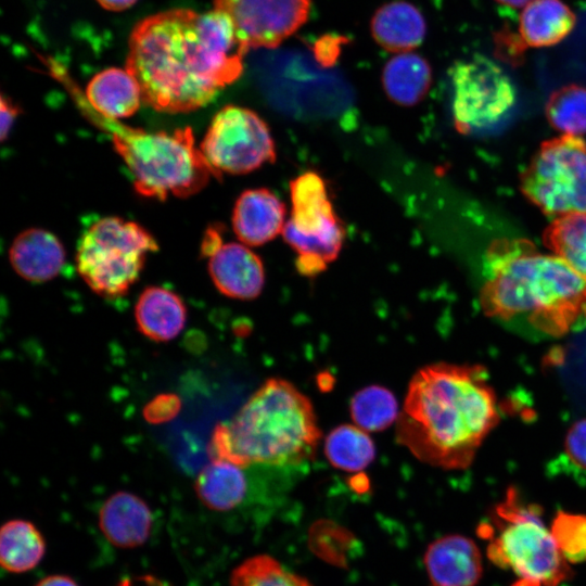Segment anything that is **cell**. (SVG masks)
<instances>
[{"mask_svg": "<svg viewBox=\"0 0 586 586\" xmlns=\"http://www.w3.org/2000/svg\"><path fill=\"white\" fill-rule=\"evenodd\" d=\"M195 492L204 506L215 511L239 507L249 492L243 468L224 460H212L199 473Z\"/></svg>", "mask_w": 586, "mask_h": 586, "instance_id": "obj_23", "label": "cell"}, {"mask_svg": "<svg viewBox=\"0 0 586 586\" xmlns=\"http://www.w3.org/2000/svg\"><path fill=\"white\" fill-rule=\"evenodd\" d=\"M200 150L220 175L251 173L276 160L267 124L254 111L232 104L215 114Z\"/></svg>", "mask_w": 586, "mask_h": 586, "instance_id": "obj_10", "label": "cell"}, {"mask_svg": "<svg viewBox=\"0 0 586 586\" xmlns=\"http://www.w3.org/2000/svg\"><path fill=\"white\" fill-rule=\"evenodd\" d=\"M291 216L282 231L284 241L297 255V270L316 276L339 255L345 238L323 179L306 171L290 183Z\"/></svg>", "mask_w": 586, "mask_h": 586, "instance_id": "obj_8", "label": "cell"}, {"mask_svg": "<svg viewBox=\"0 0 586 586\" xmlns=\"http://www.w3.org/2000/svg\"><path fill=\"white\" fill-rule=\"evenodd\" d=\"M349 411L355 425L366 432L383 431L399 416L395 396L380 385L359 390L351 399Z\"/></svg>", "mask_w": 586, "mask_h": 586, "instance_id": "obj_27", "label": "cell"}, {"mask_svg": "<svg viewBox=\"0 0 586 586\" xmlns=\"http://www.w3.org/2000/svg\"><path fill=\"white\" fill-rule=\"evenodd\" d=\"M543 242L555 255L586 278V213L555 218L547 226Z\"/></svg>", "mask_w": 586, "mask_h": 586, "instance_id": "obj_26", "label": "cell"}, {"mask_svg": "<svg viewBox=\"0 0 586 586\" xmlns=\"http://www.w3.org/2000/svg\"><path fill=\"white\" fill-rule=\"evenodd\" d=\"M453 117L463 135L497 124L513 107L515 90L492 60L476 55L450 68Z\"/></svg>", "mask_w": 586, "mask_h": 586, "instance_id": "obj_11", "label": "cell"}, {"mask_svg": "<svg viewBox=\"0 0 586 586\" xmlns=\"http://www.w3.org/2000/svg\"><path fill=\"white\" fill-rule=\"evenodd\" d=\"M135 318L144 336L156 342H166L182 331L187 309L175 292L162 286H149L142 291L136 303Z\"/></svg>", "mask_w": 586, "mask_h": 586, "instance_id": "obj_20", "label": "cell"}, {"mask_svg": "<svg viewBox=\"0 0 586 586\" xmlns=\"http://www.w3.org/2000/svg\"><path fill=\"white\" fill-rule=\"evenodd\" d=\"M498 421L496 395L484 368L433 364L409 382L396 438L422 462L459 470L471 464Z\"/></svg>", "mask_w": 586, "mask_h": 586, "instance_id": "obj_2", "label": "cell"}, {"mask_svg": "<svg viewBox=\"0 0 586 586\" xmlns=\"http://www.w3.org/2000/svg\"><path fill=\"white\" fill-rule=\"evenodd\" d=\"M424 564L435 586H474L483 573L482 556L475 543L456 534L430 544Z\"/></svg>", "mask_w": 586, "mask_h": 586, "instance_id": "obj_14", "label": "cell"}, {"mask_svg": "<svg viewBox=\"0 0 586 586\" xmlns=\"http://www.w3.org/2000/svg\"><path fill=\"white\" fill-rule=\"evenodd\" d=\"M497 3L510 8H524L532 0H495Z\"/></svg>", "mask_w": 586, "mask_h": 586, "instance_id": "obj_39", "label": "cell"}, {"mask_svg": "<svg viewBox=\"0 0 586 586\" xmlns=\"http://www.w3.org/2000/svg\"><path fill=\"white\" fill-rule=\"evenodd\" d=\"M493 522L496 535H491L487 556L515 574V586H558L572 576L539 508L521 501L515 489L510 488L496 506Z\"/></svg>", "mask_w": 586, "mask_h": 586, "instance_id": "obj_6", "label": "cell"}, {"mask_svg": "<svg viewBox=\"0 0 586 586\" xmlns=\"http://www.w3.org/2000/svg\"><path fill=\"white\" fill-rule=\"evenodd\" d=\"M521 191L543 213H586V142L562 135L543 142L521 175Z\"/></svg>", "mask_w": 586, "mask_h": 586, "instance_id": "obj_9", "label": "cell"}, {"mask_svg": "<svg viewBox=\"0 0 586 586\" xmlns=\"http://www.w3.org/2000/svg\"><path fill=\"white\" fill-rule=\"evenodd\" d=\"M107 11H124L137 2V0H97Z\"/></svg>", "mask_w": 586, "mask_h": 586, "instance_id": "obj_38", "label": "cell"}, {"mask_svg": "<svg viewBox=\"0 0 586 586\" xmlns=\"http://www.w3.org/2000/svg\"><path fill=\"white\" fill-rule=\"evenodd\" d=\"M93 117L111 132L114 149L131 173L140 195L158 200L184 198L199 192L211 178L221 176L196 148L190 127L150 132L97 113Z\"/></svg>", "mask_w": 586, "mask_h": 586, "instance_id": "obj_5", "label": "cell"}, {"mask_svg": "<svg viewBox=\"0 0 586 586\" xmlns=\"http://www.w3.org/2000/svg\"><path fill=\"white\" fill-rule=\"evenodd\" d=\"M180 408L181 402L178 396L161 394L145 405L143 417L150 423H163L176 417Z\"/></svg>", "mask_w": 586, "mask_h": 586, "instance_id": "obj_34", "label": "cell"}, {"mask_svg": "<svg viewBox=\"0 0 586 586\" xmlns=\"http://www.w3.org/2000/svg\"><path fill=\"white\" fill-rule=\"evenodd\" d=\"M550 532L568 563L586 562V514L558 511Z\"/></svg>", "mask_w": 586, "mask_h": 586, "instance_id": "obj_31", "label": "cell"}, {"mask_svg": "<svg viewBox=\"0 0 586 586\" xmlns=\"http://www.w3.org/2000/svg\"><path fill=\"white\" fill-rule=\"evenodd\" d=\"M46 544L41 533L29 521L10 520L0 533V562L11 573L34 569L42 559Z\"/></svg>", "mask_w": 586, "mask_h": 586, "instance_id": "obj_24", "label": "cell"}, {"mask_svg": "<svg viewBox=\"0 0 586 586\" xmlns=\"http://www.w3.org/2000/svg\"><path fill=\"white\" fill-rule=\"evenodd\" d=\"M308 543L320 559L341 568L347 566L358 551L354 534L329 520H320L310 527Z\"/></svg>", "mask_w": 586, "mask_h": 586, "instance_id": "obj_29", "label": "cell"}, {"mask_svg": "<svg viewBox=\"0 0 586 586\" xmlns=\"http://www.w3.org/2000/svg\"><path fill=\"white\" fill-rule=\"evenodd\" d=\"M284 203L265 188L244 191L232 213V228L247 246L263 245L282 233L288 219Z\"/></svg>", "mask_w": 586, "mask_h": 586, "instance_id": "obj_15", "label": "cell"}, {"mask_svg": "<svg viewBox=\"0 0 586 586\" xmlns=\"http://www.w3.org/2000/svg\"><path fill=\"white\" fill-rule=\"evenodd\" d=\"M15 272L29 282H46L61 271L65 251L59 239L48 230L30 228L17 234L9 250Z\"/></svg>", "mask_w": 586, "mask_h": 586, "instance_id": "obj_17", "label": "cell"}, {"mask_svg": "<svg viewBox=\"0 0 586 586\" xmlns=\"http://www.w3.org/2000/svg\"><path fill=\"white\" fill-rule=\"evenodd\" d=\"M245 53L222 12L171 9L136 25L125 67L139 82L145 104L186 113L238 79Z\"/></svg>", "mask_w": 586, "mask_h": 586, "instance_id": "obj_1", "label": "cell"}, {"mask_svg": "<svg viewBox=\"0 0 586 586\" xmlns=\"http://www.w3.org/2000/svg\"><path fill=\"white\" fill-rule=\"evenodd\" d=\"M207 258L209 276L224 295L252 300L260 294L265 283L264 265L247 245L221 242Z\"/></svg>", "mask_w": 586, "mask_h": 586, "instance_id": "obj_13", "label": "cell"}, {"mask_svg": "<svg viewBox=\"0 0 586 586\" xmlns=\"http://www.w3.org/2000/svg\"><path fill=\"white\" fill-rule=\"evenodd\" d=\"M324 454L333 467L347 472H358L373 461L375 447L366 431L357 425L342 424L327 436Z\"/></svg>", "mask_w": 586, "mask_h": 586, "instance_id": "obj_25", "label": "cell"}, {"mask_svg": "<svg viewBox=\"0 0 586 586\" xmlns=\"http://www.w3.org/2000/svg\"><path fill=\"white\" fill-rule=\"evenodd\" d=\"M117 586H132V584L130 581L124 579Z\"/></svg>", "mask_w": 586, "mask_h": 586, "instance_id": "obj_40", "label": "cell"}, {"mask_svg": "<svg viewBox=\"0 0 586 586\" xmlns=\"http://www.w3.org/2000/svg\"><path fill=\"white\" fill-rule=\"evenodd\" d=\"M99 526L112 545L135 548L148 540L153 526V514L140 497L128 492H116L101 506Z\"/></svg>", "mask_w": 586, "mask_h": 586, "instance_id": "obj_16", "label": "cell"}, {"mask_svg": "<svg viewBox=\"0 0 586 586\" xmlns=\"http://www.w3.org/2000/svg\"><path fill=\"white\" fill-rule=\"evenodd\" d=\"M546 115L563 135L586 133V88L570 84L555 90L548 98Z\"/></svg>", "mask_w": 586, "mask_h": 586, "instance_id": "obj_28", "label": "cell"}, {"mask_svg": "<svg viewBox=\"0 0 586 586\" xmlns=\"http://www.w3.org/2000/svg\"><path fill=\"white\" fill-rule=\"evenodd\" d=\"M480 304L488 317L559 337L586 323V278L526 239H497L484 260Z\"/></svg>", "mask_w": 586, "mask_h": 586, "instance_id": "obj_3", "label": "cell"}, {"mask_svg": "<svg viewBox=\"0 0 586 586\" xmlns=\"http://www.w3.org/2000/svg\"><path fill=\"white\" fill-rule=\"evenodd\" d=\"M345 41V38L336 35L322 36L315 43L316 58L323 64H331L336 60L341 44Z\"/></svg>", "mask_w": 586, "mask_h": 586, "instance_id": "obj_35", "label": "cell"}, {"mask_svg": "<svg viewBox=\"0 0 586 586\" xmlns=\"http://www.w3.org/2000/svg\"><path fill=\"white\" fill-rule=\"evenodd\" d=\"M564 457L574 471L586 473V419L575 422L568 432Z\"/></svg>", "mask_w": 586, "mask_h": 586, "instance_id": "obj_33", "label": "cell"}, {"mask_svg": "<svg viewBox=\"0 0 586 586\" xmlns=\"http://www.w3.org/2000/svg\"><path fill=\"white\" fill-rule=\"evenodd\" d=\"M1 140L4 141L18 115L20 109L12 100L1 97Z\"/></svg>", "mask_w": 586, "mask_h": 586, "instance_id": "obj_36", "label": "cell"}, {"mask_svg": "<svg viewBox=\"0 0 586 586\" xmlns=\"http://www.w3.org/2000/svg\"><path fill=\"white\" fill-rule=\"evenodd\" d=\"M370 30L380 47L390 52L403 53L422 43L426 23L416 5L396 0L383 4L374 12Z\"/></svg>", "mask_w": 586, "mask_h": 586, "instance_id": "obj_18", "label": "cell"}, {"mask_svg": "<svg viewBox=\"0 0 586 586\" xmlns=\"http://www.w3.org/2000/svg\"><path fill=\"white\" fill-rule=\"evenodd\" d=\"M321 433L309 398L283 379H268L229 423L214 430L208 453L242 468L296 466L309 459Z\"/></svg>", "mask_w": 586, "mask_h": 586, "instance_id": "obj_4", "label": "cell"}, {"mask_svg": "<svg viewBox=\"0 0 586 586\" xmlns=\"http://www.w3.org/2000/svg\"><path fill=\"white\" fill-rule=\"evenodd\" d=\"M230 586H311L269 556L245 560L231 574Z\"/></svg>", "mask_w": 586, "mask_h": 586, "instance_id": "obj_30", "label": "cell"}, {"mask_svg": "<svg viewBox=\"0 0 586 586\" xmlns=\"http://www.w3.org/2000/svg\"><path fill=\"white\" fill-rule=\"evenodd\" d=\"M495 54L511 65L521 64L527 48L519 31L504 25L494 34Z\"/></svg>", "mask_w": 586, "mask_h": 586, "instance_id": "obj_32", "label": "cell"}, {"mask_svg": "<svg viewBox=\"0 0 586 586\" xmlns=\"http://www.w3.org/2000/svg\"><path fill=\"white\" fill-rule=\"evenodd\" d=\"M310 8L311 0H214L245 52L278 47L306 23Z\"/></svg>", "mask_w": 586, "mask_h": 586, "instance_id": "obj_12", "label": "cell"}, {"mask_svg": "<svg viewBox=\"0 0 586 586\" xmlns=\"http://www.w3.org/2000/svg\"><path fill=\"white\" fill-rule=\"evenodd\" d=\"M432 82L429 62L412 51L397 53L382 71V85L386 95L402 106H412L426 94Z\"/></svg>", "mask_w": 586, "mask_h": 586, "instance_id": "obj_22", "label": "cell"}, {"mask_svg": "<svg viewBox=\"0 0 586 586\" xmlns=\"http://www.w3.org/2000/svg\"><path fill=\"white\" fill-rule=\"evenodd\" d=\"M86 98L97 114L115 120L135 114L143 101L139 82L126 67L95 74L87 85Z\"/></svg>", "mask_w": 586, "mask_h": 586, "instance_id": "obj_19", "label": "cell"}, {"mask_svg": "<svg viewBox=\"0 0 586 586\" xmlns=\"http://www.w3.org/2000/svg\"><path fill=\"white\" fill-rule=\"evenodd\" d=\"M36 586H78L77 583L65 575H50L40 579Z\"/></svg>", "mask_w": 586, "mask_h": 586, "instance_id": "obj_37", "label": "cell"}, {"mask_svg": "<svg viewBox=\"0 0 586 586\" xmlns=\"http://www.w3.org/2000/svg\"><path fill=\"white\" fill-rule=\"evenodd\" d=\"M158 245L137 222L104 217L81 234L76 251L78 273L103 297L124 295L138 280L145 255Z\"/></svg>", "mask_w": 586, "mask_h": 586, "instance_id": "obj_7", "label": "cell"}, {"mask_svg": "<svg viewBox=\"0 0 586 586\" xmlns=\"http://www.w3.org/2000/svg\"><path fill=\"white\" fill-rule=\"evenodd\" d=\"M576 17L562 0H532L520 15L519 33L527 47H551L574 28Z\"/></svg>", "mask_w": 586, "mask_h": 586, "instance_id": "obj_21", "label": "cell"}]
</instances>
